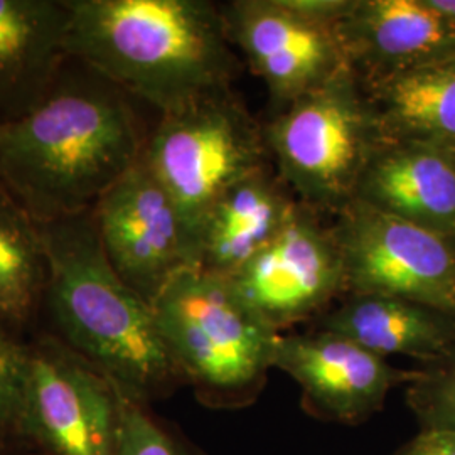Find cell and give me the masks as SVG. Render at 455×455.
Masks as SVG:
<instances>
[{"mask_svg": "<svg viewBox=\"0 0 455 455\" xmlns=\"http://www.w3.org/2000/svg\"><path fill=\"white\" fill-rule=\"evenodd\" d=\"M69 65L31 114L0 125V188L36 223L92 212L146 147L131 97Z\"/></svg>", "mask_w": 455, "mask_h": 455, "instance_id": "6da1fadb", "label": "cell"}, {"mask_svg": "<svg viewBox=\"0 0 455 455\" xmlns=\"http://www.w3.org/2000/svg\"><path fill=\"white\" fill-rule=\"evenodd\" d=\"M66 52L161 115L231 90L240 71L220 4L65 0Z\"/></svg>", "mask_w": 455, "mask_h": 455, "instance_id": "7a4b0ae2", "label": "cell"}, {"mask_svg": "<svg viewBox=\"0 0 455 455\" xmlns=\"http://www.w3.org/2000/svg\"><path fill=\"white\" fill-rule=\"evenodd\" d=\"M37 227L49 307L66 344L144 403L184 383L152 306L107 260L92 212Z\"/></svg>", "mask_w": 455, "mask_h": 455, "instance_id": "3957f363", "label": "cell"}, {"mask_svg": "<svg viewBox=\"0 0 455 455\" xmlns=\"http://www.w3.org/2000/svg\"><path fill=\"white\" fill-rule=\"evenodd\" d=\"M182 381L214 403L243 402L274 368L276 332L225 276L188 270L152 302Z\"/></svg>", "mask_w": 455, "mask_h": 455, "instance_id": "277c9868", "label": "cell"}, {"mask_svg": "<svg viewBox=\"0 0 455 455\" xmlns=\"http://www.w3.org/2000/svg\"><path fill=\"white\" fill-rule=\"evenodd\" d=\"M263 131L275 172L295 199L332 216L356 199L363 172L383 144L351 68L276 108Z\"/></svg>", "mask_w": 455, "mask_h": 455, "instance_id": "5b68a950", "label": "cell"}, {"mask_svg": "<svg viewBox=\"0 0 455 455\" xmlns=\"http://www.w3.org/2000/svg\"><path fill=\"white\" fill-rule=\"evenodd\" d=\"M265 131L233 90L161 115L142 161L172 197L197 243L218 199L268 164ZM199 251V246H197Z\"/></svg>", "mask_w": 455, "mask_h": 455, "instance_id": "8992f818", "label": "cell"}, {"mask_svg": "<svg viewBox=\"0 0 455 455\" xmlns=\"http://www.w3.org/2000/svg\"><path fill=\"white\" fill-rule=\"evenodd\" d=\"M346 295H387L455 317V242L355 199L331 225Z\"/></svg>", "mask_w": 455, "mask_h": 455, "instance_id": "52a82bcc", "label": "cell"}, {"mask_svg": "<svg viewBox=\"0 0 455 455\" xmlns=\"http://www.w3.org/2000/svg\"><path fill=\"white\" fill-rule=\"evenodd\" d=\"M28 347V388L17 439L46 455H116L120 388L58 338Z\"/></svg>", "mask_w": 455, "mask_h": 455, "instance_id": "ba28073f", "label": "cell"}, {"mask_svg": "<svg viewBox=\"0 0 455 455\" xmlns=\"http://www.w3.org/2000/svg\"><path fill=\"white\" fill-rule=\"evenodd\" d=\"M107 260L150 306L182 272L199 268V251L172 197L142 157L92 210Z\"/></svg>", "mask_w": 455, "mask_h": 455, "instance_id": "9c48e42d", "label": "cell"}, {"mask_svg": "<svg viewBox=\"0 0 455 455\" xmlns=\"http://www.w3.org/2000/svg\"><path fill=\"white\" fill-rule=\"evenodd\" d=\"M233 289L276 332L323 315L346 293L341 251L319 214L297 204L275 238L228 278Z\"/></svg>", "mask_w": 455, "mask_h": 455, "instance_id": "30bf717a", "label": "cell"}, {"mask_svg": "<svg viewBox=\"0 0 455 455\" xmlns=\"http://www.w3.org/2000/svg\"><path fill=\"white\" fill-rule=\"evenodd\" d=\"M228 37L265 83L275 108L349 68L336 26L302 16L283 0L220 4Z\"/></svg>", "mask_w": 455, "mask_h": 455, "instance_id": "8fae6325", "label": "cell"}, {"mask_svg": "<svg viewBox=\"0 0 455 455\" xmlns=\"http://www.w3.org/2000/svg\"><path fill=\"white\" fill-rule=\"evenodd\" d=\"M274 368L299 383L314 411L346 423L361 422L381 410L391 388L413 378V371H402L388 359L323 329L280 334Z\"/></svg>", "mask_w": 455, "mask_h": 455, "instance_id": "7c38bea8", "label": "cell"}, {"mask_svg": "<svg viewBox=\"0 0 455 455\" xmlns=\"http://www.w3.org/2000/svg\"><path fill=\"white\" fill-rule=\"evenodd\" d=\"M336 34L361 82L455 56V28L425 0H355L338 20Z\"/></svg>", "mask_w": 455, "mask_h": 455, "instance_id": "4fadbf2b", "label": "cell"}, {"mask_svg": "<svg viewBox=\"0 0 455 455\" xmlns=\"http://www.w3.org/2000/svg\"><path fill=\"white\" fill-rule=\"evenodd\" d=\"M65 0H0V125L48 97L69 56Z\"/></svg>", "mask_w": 455, "mask_h": 455, "instance_id": "5bb4252c", "label": "cell"}, {"mask_svg": "<svg viewBox=\"0 0 455 455\" xmlns=\"http://www.w3.org/2000/svg\"><path fill=\"white\" fill-rule=\"evenodd\" d=\"M356 199L455 242V154L383 142L363 172Z\"/></svg>", "mask_w": 455, "mask_h": 455, "instance_id": "9a60e30c", "label": "cell"}, {"mask_svg": "<svg viewBox=\"0 0 455 455\" xmlns=\"http://www.w3.org/2000/svg\"><path fill=\"white\" fill-rule=\"evenodd\" d=\"M297 204L270 165L238 180L201 225L199 270L225 278L235 275L275 238Z\"/></svg>", "mask_w": 455, "mask_h": 455, "instance_id": "2e32d148", "label": "cell"}, {"mask_svg": "<svg viewBox=\"0 0 455 455\" xmlns=\"http://www.w3.org/2000/svg\"><path fill=\"white\" fill-rule=\"evenodd\" d=\"M319 329L344 336L376 356L434 363L455 347V317L387 295H346L321 315Z\"/></svg>", "mask_w": 455, "mask_h": 455, "instance_id": "e0dca14e", "label": "cell"}, {"mask_svg": "<svg viewBox=\"0 0 455 455\" xmlns=\"http://www.w3.org/2000/svg\"><path fill=\"white\" fill-rule=\"evenodd\" d=\"M359 83L383 142L455 154V56Z\"/></svg>", "mask_w": 455, "mask_h": 455, "instance_id": "ac0fdd59", "label": "cell"}, {"mask_svg": "<svg viewBox=\"0 0 455 455\" xmlns=\"http://www.w3.org/2000/svg\"><path fill=\"white\" fill-rule=\"evenodd\" d=\"M48 276L37 223L0 188V321L24 323L46 292Z\"/></svg>", "mask_w": 455, "mask_h": 455, "instance_id": "d6986e66", "label": "cell"}, {"mask_svg": "<svg viewBox=\"0 0 455 455\" xmlns=\"http://www.w3.org/2000/svg\"><path fill=\"white\" fill-rule=\"evenodd\" d=\"M407 403L422 428L455 430V347L413 371L407 383Z\"/></svg>", "mask_w": 455, "mask_h": 455, "instance_id": "ffe728a7", "label": "cell"}, {"mask_svg": "<svg viewBox=\"0 0 455 455\" xmlns=\"http://www.w3.org/2000/svg\"><path fill=\"white\" fill-rule=\"evenodd\" d=\"M116 455H182L174 440L147 411V403L122 388Z\"/></svg>", "mask_w": 455, "mask_h": 455, "instance_id": "44dd1931", "label": "cell"}, {"mask_svg": "<svg viewBox=\"0 0 455 455\" xmlns=\"http://www.w3.org/2000/svg\"><path fill=\"white\" fill-rule=\"evenodd\" d=\"M28 388V347L0 336V439H17Z\"/></svg>", "mask_w": 455, "mask_h": 455, "instance_id": "7402d4cb", "label": "cell"}, {"mask_svg": "<svg viewBox=\"0 0 455 455\" xmlns=\"http://www.w3.org/2000/svg\"><path fill=\"white\" fill-rule=\"evenodd\" d=\"M395 455H455V430L422 428L419 435L402 445Z\"/></svg>", "mask_w": 455, "mask_h": 455, "instance_id": "603a6c76", "label": "cell"}, {"mask_svg": "<svg viewBox=\"0 0 455 455\" xmlns=\"http://www.w3.org/2000/svg\"><path fill=\"white\" fill-rule=\"evenodd\" d=\"M425 4L445 20L449 26L455 28V0H425Z\"/></svg>", "mask_w": 455, "mask_h": 455, "instance_id": "cb8c5ba5", "label": "cell"}, {"mask_svg": "<svg viewBox=\"0 0 455 455\" xmlns=\"http://www.w3.org/2000/svg\"><path fill=\"white\" fill-rule=\"evenodd\" d=\"M7 440L9 439H0V455H12Z\"/></svg>", "mask_w": 455, "mask_h": 455, "instance_id": "d4e9b609", "label": "cell"}, {"mask_svg": "<svg viewBox=\"0 0 455 455\" xmlns=\"http://www.w3.org/2000/svg\"><path fill=\"white\" fill-rule=\"evenodd\" d=\"M4 334H5V331H4V329H2V325H0V336H4Z\"/></svg>", "mask_w": 455, "mask_h": 455, "instance_id": "484cf974", "label": "cell"}]
</instances>
